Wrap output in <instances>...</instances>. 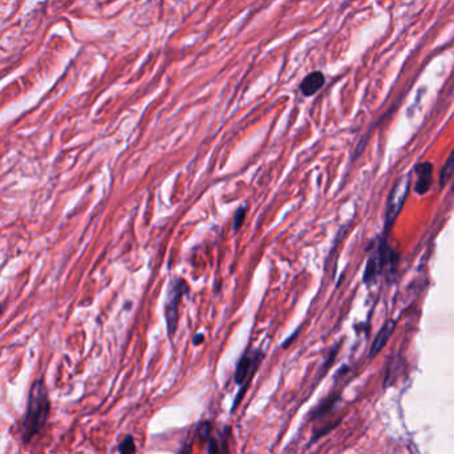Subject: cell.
Instances as JSON below:
<instances>
[{"label":"cell","mask_w":454,"mask_h":454,"mask_svg":"<svg viewBox=\"0 0 454 454\" xmlns=\"http://www.w3.org/2000/svg\"><path fill=\"white\" fill-rule=\"evenodd\" d=\"M418 173V181H417V193L424 194L432 184V166L429 164H424L418 166L417 169Z\"/></svg>","instance_id":"cell-6"},{"label":"cell","mask_w":454,"mask_h":454,"mask_svg":"<svg viewBox=\"0 0 454 454\" xmlns=\"http://www.w3.org/2000/svg\"><path fill=\"white\" fill-rule=\"evenodd\" d=\"M454 171V150L451 157L448 158V162L445 164V168L442 169V174H441V184H446L448 180L451 178V175L453 174Z\"/></svg>","instance_id":"cell-8"},{"label":"cell","mask_w":454,"mask_h":454,"mask_svg":"<svg viewBox=\"0 0 454 454\" xmlns=\"http://www.w3.org/2000/svg\"><path fill=\"white\" fill-rule=\"evenodd\" d=\"M251 366H253V359L250 356H243L238 364V368H237V373H235V382L237 384H242L244 382V379L247 377L250 369H251Z\"/></svg>","instance_id":"cell-7"},{"label":"cell","mask_w":454,"mask_h":454,"mask_svg":"<svg viewBox=\"0 0 454 454\" xmlns=\"http://www.w3.org/2000/svg\"><path fill=\"white\" fill-rule=\"evenodd\" d=\"M393 329H395V322H388V323H385V326H384L383 328H382V331L379 332L377 338H376L375 341H373V345H372V348H370V354H369L370 357L377 355V354L383 350L385 343H386L388 339L391 338Z\"/></svg>","instance_id":"cell-5"},{"label":"cell","mask_w":454,"mask_h":454,"mask_svg":"<svg viewBox=\"0 0 454 454\" xmlns=\"http://www.w3.org/2000/svg\"><path fill=\"white\" fill-rule=\"evenodd\" d=\"M324 75L322 72H313L308 76H306V79L302 81L300 84V91L304 96L310 97L315 95L322 86H324Z\"/></svg>","instance_id":"cell-4"},{"label":"cell","mask_w":454,"mask_h":454,"mask_svg":"<svg viewBox=\"0 0 454 454\" xmlns=\"http://www.w3.org/2000/svg\"><path fill=\"white\" fill-rule=\"evenodd\" d=\"M51 411V404L45 384L42 380L36 382L31 386L29 396V405L26 416L22 423V437L24 442H29L38 435L45 425Z\"/></svg>","instance_id":"cell-1"},{"label":"cell","mask_w":454,"mask_h":454,"mask_svg":"<svg viewBox=\"0 0 454 454\" xmlns=\"http://www.w3.org/2000/svg\"><path fill=\"white\" fill-rule=\"evenodd\" d=\"M202 340H203V335H199V336H197V338H194V344H197V345H198L199 343H201Z\"/></svg>","instance_id":"cell-12"},{"label":"cell","mask_w":454,"mask_h":454,"mask_svg":"<svg viewBox=\"0 0 454 454\" xmlns=\"http://www.w3.org/2000/svg\"><path fill=\"white\" fill-rule=\"evenodd\" d=\"M246 212H247V208L246 206H243V208H241L237 213H235V218H234V225H233V227H234V230L237 231V230H240L242 226V224H243V221H244V217H246Z\"/></svg>","instance_id":"cell-10"},{"label":"cell","mask_w":454,"mask_h":454,"mask_svg":"<svg viewBox=\"0 0 454 454\" xmlns=\"http://www.w3.org/2000/svg\"><path fill=\"white\" fill-rule=\"evenodd\" d=\"M189 285L184 279H177L171 282L169 294H168V302L165 306V319L168 323V331L173 335L177 331L178 326V306L181 299L187 294Z\"/></svg>","instance_id":"cell-2"},{"label":"cell","mask_w":454,"mask_h":454,"mask_svg":"<svg viewBox=\"0 0 454 454\" xmlns=\"http://www.w3.org/2000/svg\"><path fill=\"white\" fill-rule=\"evenodd\" d=\"M120 453L121 454H136V445L133 437H125L124 441L120 444Z\"/></svg>","instance_id":"cell-9"},{"label":"cell","mask_w":454,"mask_h":454,"mask_svg":"<svg viewBox=\"0 0 454 454\" xmlns=\"http://www.w3.org/2000/svg\"><path fill=\"white\" fill-rule=\"evenodd\" d=\"M408 187H409V175H405L404 178L400 180L392 194H391V199H389V203H388V213H386V217H388V222L393 221L396 218L404 201L407 198V194H408Z\"/></svg>","instance_id":"cell-3"},{"label":"cell","mask_w":454,"mask_h":454,"mask_svg":"<svg viewBox=\"0 0 454 454\" xmlns=\"http://www.w3.org/2000/svg\"><path fill=\"white\" fill-rule=\"evenodd\" d=\"M208 454H218V451H217V445H215V442H214V441L210 442V446H209V452H208Z\"/></svg>","instance_id":"cell-11"},{"label":"cell","mask_w":454,"mask_h":454,"mask_svg":"<svg viewBox=\"0 0 454 454\" xmlns=\"http://www.w3.org/2000/svg\"><path fill=\"white\" fill-rule=\"evenodd\" d=\"M0 311H1V310H0Z\"/></svg>","instance_id":"cell-13"}]
</instances>
